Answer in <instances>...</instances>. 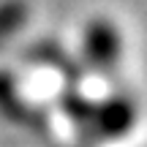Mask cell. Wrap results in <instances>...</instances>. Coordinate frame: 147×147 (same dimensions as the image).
<instances>
[{"mask_svg": "<svg viewBox=\"0 0 147 147\" xmlns=\"http://www.w3.org/2000/svg\"><path fill=\"white\" fill-rule=\"evenodd\" d=\"M30 16L25 0H0V44L14 38Z\"/></svg>", "mask_w": 147, "mask_h": 147, "instance_id": "obj_3", "label": "cell"}, {"mask_svg": "<svg viewBox=\"0 0 147 147\" xmlns=\"http://www.w3.org/2000/svg\"><path fill=\"white\" fill-rule=\"evenodd\" d=\"M90 123L101 134V139H117L128 128H134V123H136V104L128 95H112L109 101H104L101 106L93 109Z\"/></svg>", "mask_w": 147, "mask_h": 147, "instance_id": "obj_2", "label": "cell"}, {"mask_svg": "<svg viewBox=\"0 0 147 147\" xmlns=\"http://www.w3.org/2000/svg\"><path fill=\"white\" fill-rule=\"evenodd\" d=\"M82 57L98 74H109L123 57V38L115 22L93 19L82 36Z\"/></svg>", "mask_w": 147, "mask_h": 147, "instance_id": "obj_1", "label": "cell"}]
</instances>
